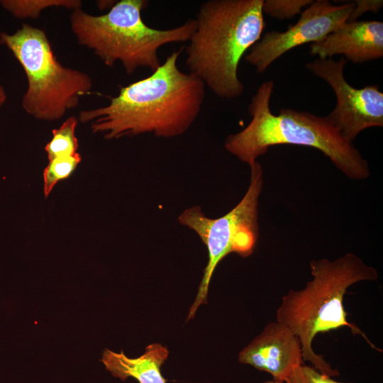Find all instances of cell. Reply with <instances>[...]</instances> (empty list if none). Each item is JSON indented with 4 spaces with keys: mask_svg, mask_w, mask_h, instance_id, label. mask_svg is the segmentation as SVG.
Masks as SVG:
<instances>
[{
    "mask_svg": "<svg viewBox=\"0 0 383 383\" xmlns=\"http://www.w3.org/2000/svg\"><path fill=\"white\" fill-rule=\"evenodd\" d=\"M354 2L333 5L328 0H316L301 13L298 21L283 32L270 30L255 43L245 60L259 73L292 49L308 43L318 42L347 22Z\"/></svg>",
    "mask_w": 383,
    "mask_h": 383,
    "instance_id": "9c48e42d",
    "label": "cell"
},
{
    "mask_svg": "<svg viewBox=\"0 0 383 383\" xmlns=\"http://www.w3.org/2000/svg\"><path fill=\"white\" fill-rule=\"evenodd\" d=\"M77 123V118L72 116L52 131V138L45 147L48 161L77 153L78 140L75 136Z\"/></svg>",
    "mask_w": 383,
    "mask_h": 383,
    "instance_id": "4fadbf2b",
    "label": "cell"
},
{
    "mask_svg": "<svg viewBox=\"0 0 383 383\" xmlns=\"http://www.w3.org/2000/svg\"><path fill=\"white\" fill-rule=\"evenodd\" d=\"M353 2L355 8L347 22L356 21L362 14L368 11L377 13L383 5L382 0H356Z\"/></svg>",
    "mask_w": 383,
    "mask_h": 383,
    "instance_id": "ac0fdd59",
    "label": "cell"
},
{
    "mask_svg": "<svg viewBox=\"0 0 383 383\" xmlns=\"http://www.w3.org/2000/svg\"><path fill=\"white\" fill-rule=\"evenodd\" d=\"M6 99V92L2 87V86L0 84V107L3 105V104L5 102Z\"/></svg>",
    "mask_w": 383,
    "mask_h": 383,
    "instance_id": "d6986e66",
    "label": "cell"
},
{
    "mask_svg": "<svg viewBox=\"0 0 383 383\" xmlns=\"http://www.w3.org/2000/svg\"><path fill=\"white\" fill-rule=\"evenodd\" d=\"M346 62L343 57L338 61L318 58L306 67L333 90L336 106L326 117L344 140L353 144L361 131L383 126V93L376 85L352 87L343 75Z\"/></svg>",
    "mask_w": 383,
    "mask_h": 383,
    "instance_id": "ba28073f",
    "label": "cell"
},
{
    "mask_svg": "<svg viewBox=\"0 0 383 383\" xmlns=\"http://www.w3.org/2000/svg\"><path fill=\"white\" fill-rule=\"evenodd\" d=\"M1 5L18 18H38L40 12L49 7H65L74 10L81 8L79 0H6Z\"/></svg>",
    "mask_w": 383,
    "mask_h": 383,
    "instance_id": "5bb4252c",
    "label": "cell"
},
{
    "mask_svg": "<svg viewBox=\"0 0 383 383\" xmlns=\"http://www.w3.org/2000/svg\"><path fill=\"white\" fill-rule=\"evenodd\" d=\"M284 383H343L323 374L313 367L301 365L295 368Z\"/></svg>",
    "mask_w": 383,
    "mask_h": 383,
    "instance_id": "e0dca14e",
    "label": "cell"
},
{
    "mask_svg": "<svg viewBox=\"0 0 383 383\" xmlns=\"http://www.w3.org/2000/svg\"><path fill=\"white\" fill-rule=\"evenodd\" d=\"M273 89L272 81L264 82L259 87L248 106L250 122L225 140L224 146L229 152L251 165L272 146H307L322 152L350 179H365L370 176L367 160L344 140L326 116L292 109H282L279 114H274L270 107Z\"/></svg>",
    "mask_w": 383,
    "mask_h": 383,
    "instance_id": "277c9868",
    "label": "cell"
},
{
    "mask_svg": "<svg viewBox=\"0 0 383 383\" xmlns=\"http://www.w3.org/2000/svg\"><path fill=\"white\" fill-rule=\"evenodd\" d=\"M148 4L146 0H121L101 16L76 9L70 16L71 28L79 44L91 49L105 65L113 67L120 62L128 74L140 67L154 72L161 65L160 48L188 41L196 20L170 29L153 28L142 18Z\"/></svg>",
    "mask_w": 383,
    "mask_h": 383,
    "instance_id": "5b68a950",
    "label": "cell"
},
{
    "mask_svg": "<svg viewBox=\"0 0 383 383\" xmlns=\"http://www.w3.org/2000/svg\"><path fill=\"white\" fill-rule=\"evenodd\" d=\"M168 356L167 347L152 343L145 348L142 355L135 358L127 357L123 351L116 353L106 349L101 361L113 377L122 381L133 377L138 383H166L161 367Z\"/></svg>",
    "mask_w": 383,
    "mask_h": 383,
    "instance_id": "7c38bea8",
    "label": "cell"
},
{
    "mask_svg": "<svg viewBox=\"0 0 383 383\" xmlns=\"http://www.w3.org/2000/svg\"><path fill=\"white\" fill-rule=\"evenodd\" d=\"M182 50H174L150 76L121 87L108 105L81 111L80 122L107 140L144 133L168 138L185 133L201 111L205 84L179 69Z\"/></svg>",
    "mask_w": 383,
    "mask_h": 383,
    "instance_id": "6da1fadb",
    "label": "cell"
},
{
    "mask_svg": "<svg viewBox=\"0 0 383 383\" xmlns=\"http://www.w3.org/2000/svg\"><path fill=\"white\" fill-rule=\"evenodd\" d=\"M239 362L268 372L284 382L296 367L304 364L301 343L289 328L277 321L267 323L238 354Z\"/></svg>",
    "mask_w": 383,
    "mask_h": 383,
    "instance_id": "30bf717a",
    "label": "cell"
},
{
    "mask_svg": "<svg viewBox=\"0 0 383 383\" xmlns=\"http://www.w3.org/2000/svg\"><path fill=\"white\" fill-rule=\"evenodd\" d=\"M312 0H263L262 12L279 20L291 18L301 13L302 9L313 3Z\"/></svg>",
    "mask_w": 383,
    "mask_h": 383,
    "instance_id": "2e32d148",
    "label": "cell"
},
{
    "mask_svg": "<svg viewBox=\"0 0 383 383\" xmlns=\"http://www.w3.org/2000/svg\"><path fill=\"white\" fill-rule=\"evenodd\" d=\"M262 2L209 0L199 8L186 65L218 97L232 99L244 92L238 66L265 28Z\"/></svg>",
    "mask_w": 383,
    "mask_h": 383,
    "instance_id": "3957f363",
    "label": "cell"
},
{
    "mask_svg": "<svg viewBox=\"0 0 383 383\" xmlns=\"http://www.w3.org/2000/svg\"><path fill=\"white\" fill-rule=\"evenodd\" d=\"M0 43L6 45L24 70L28 88L22 106L33 117L58 120L90 92L91 77L63 66L54 55L44 30L23 24L14 34L0 33Z\"/></svg>",
    "mask_w": 383,
    "mask_h": 383,
    "instance_id": "8992f818",
    "label": "cell"
},
{
    "mask_svg": "<svg viewBox=\"0 0 383 383\" xmlns=\"http://www.w3.org/2000/svg\"><path fill=\"white\" fill-rule=\"evenodd\" d=\"M250 167L248 189L240 201L226 214L218 218H210L205 216L199 206H194L185 209L178 217L182 225L199 235L209 253L208 263L186 321L194 317L201 304L207 303L210 282L218 264L232 252L248 257L255 248L258 238V204L263 186V172L257 161Z\"/></svg>",
    "mask_w": 383,
    "mask_h": 383,
    "instance_id": "52a82bcc",
    "label": "cell"
},
{
    "mask_svg": "<svg viewBox=\"0 0 383 383\" xmlns=\"http://www.w3.org/2000/svg\"><path fill=\"white\" fill-rule=\"evenodd\" d=\"M81 160V155L77 152L49 161L43 171V192L45 198L59 182L68 178L74 172Z\"/></svg>",
    "mask_w": 383,
    "mask_h": 383,
    "instance_id": "9a60e30c",
    "label": "cell"
},
{
    "mask_svg": "<svg viewBox=\"0 0 383 383\" xmlns=\"http://www.w3.org/2000/svg\"><path fill=\"white\" fill-rule=\"evenodd\" d=\"M262 383H284V382L272 379H270V380L265 381V382H263Z\"/></svg>",
    "mask_w": 383,
    "mask_h": 383,
    "instance_id": "ffe728a7",
    "label": "cell"
},
{
    "mask_svg": "<svg viewBox=\"0 0 383 383\" xmlns=\"http://www.w3.org/2000/svg\"><path fill=\"white\" fill-rule=\"evenodd\" d=\"M309 267L312 279L304 288L290 289L283 295L276 321L298 337L304 361L323 374L338 376V370L314 352L313 340L319 333L348 327L353 335H360L372 348L380 351L362 331L347 320L343 306L344 295L350 286L362 281H375L378 273L352 252L334 260H313Z\"/></svg>",
    "mask_w": 383,
    "mask_h": 383,
    "instance_id": "7a4b0ae2",
    "label": "cell"
},
{
    "mask_svg": "<svg viewBox=\"0 0 383 383\" xmlns=\"http://www.w3.org/2000/svg\"><path fill=\"white\" fill-rule=\"evenodd\" d=\"M309 53L320 59L342 55L346 61L362 63L383 56V23L345 22L323 40L311 44Z\"/></svg>",
    "mask_w": 383,
    "mask_h": 383,
    "instance_id": "8fae6325",
    "label": "cell"
}]
</instances>
